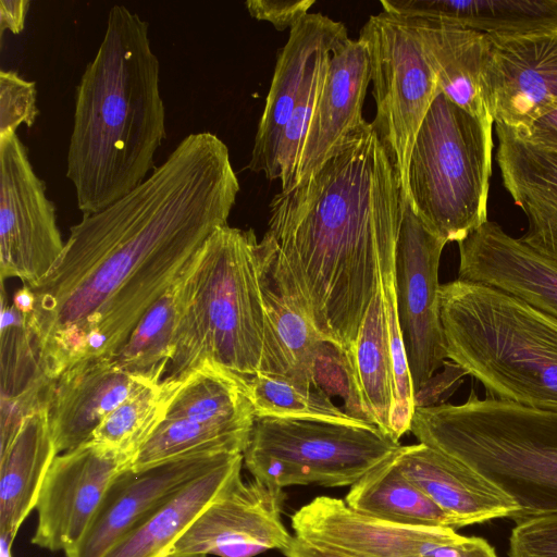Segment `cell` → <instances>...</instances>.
I'll use <instances>...</instances> for the list:
<instances>
[{
  "instance_id": "6da1fadb",
  "label": "cell",
  "mask_w": 557,
  "mask_h": 557,
  "mask_svg": "<svg viewBox=\"0 0 557 557\" xmlns=\"http://www.w3.org/2000/svg\"><path fill=\"white\" fill-rule=\"evenodd\" d=\"M239 182L227 146L209 132L183 138L132 191L71 226L64 249L24 314L50 381L111 357L227 224Z\"/></svg>"
},
{
  "instance_id": "7a4b0ae2",
  "label": "cell",
  "mask_w": 557,
  "mask_h": 557,
  "mask_svg": "<svg viewBox=\"0 0 557 557\" xmlns=\"http://www.w3.org/2000/svg\"><path fill=\"white\" fill-rule=\"evenodd\" d=\"M400 219L399 175L372 123L270 203L267 234L318 333L345 352L376 293L380 248L397 237Z\"/></svg>"
},
{
  "instance_id": "3957f363",
  "label": "cell",
  "mask_w": 557,
  "mask_h": 557,
  "mask_svg": "<svg viewBox=\"0 0 557 557\" xmlns=\"http://www.w3.org/2000/svg\"><path fill=\"white\" fill-rule=\"evenodd\" d=\"M166 137L160 63L149 24L114 4L98 51L76 87L66 176L83 215L115 202L154 169Z\"/></svg>"
},
{
  "instance_id": "277c9868",
  "label": "cell",
  "mask_w": 557,
  "mask_h": 557,
  "mask_svg": "<svg viewBox=\"0 0 557 557\" xmlns=\"http://www.w3.org/2000/svg\"><path fill=\"white\" fill-rule=\"evenodd\" d=\"M174 286L178 319L164 379L183 380L203 362L244 380L260 373L265 309L253 230H215Z\"/></svg>"
},
{
  "instance_id": "5b68a950",
  "label": "cell",
  "mask_w": 557,
  "mask_h": 557,
  "mask_svg": "<svg viewBox=\"0 0 557 557\" xmlns=\"http://www.w3.org/2000/svg\"><path fill=\"white\" fill-rule=\"evenodd\" d=\"M446 358L491 398L557 412V319L497 288L441 285Z\"/></svg>"
},
{
  "instance_id": "8992f818",
  "label": "cell",
  "mask_w": 557,
  "mask_h": 557,
  "mask_svg": "<svg viewBox=\"0 0 557 557\" xmlns=\"http://www.w3.org/2000/svg\"><path fill=\"white\" fill-rule=\"evenodd\" d=\"M410 432L510 496L516 523L557 513V412L472 391L459 405L417 406Z\"/></svg>"
},
{
  "instance_id": "52a82bcc",
  "label": "cell",
  "mask_w": 557,
  "mask_h": 557,
  "mask_svg": "<svg viewBox=\"0 0 557 557\" xmlns=\"http://www.w3.org/2000/svg\"><path fill=\"white\" fill-rule=\"evenodd\" d=\"M492 127L493 121L472 115L438 91L417 133L407 198L446 244L461 242L488 220Z\"/></svg>"
},
{
  "instance_id": "ba28073f",
  "label": "cell",
  "mask_w": 557,
  "mask_h": 557,
  "mask_svg": "<svg viewBox=\"0 0 557 557\" xmlns=\"http://www.w3.org/2000/svg\"><path fill=\"white\" fill-rule=\"evenodd\" d=\"M400 446L375 425L265 417L255 419L243 461L256 480L275 490L351 486Z\"/></svg>"
},
{
  "instance_id": "9c48e42d",
  "label": "cell",
  "mask_w": 557,
  "mask_h": 557,
  "mask_svg": "<svg viewBox=\"0 0 557 557\" xmlns=\"http://www.w3.org/2000/svg\"><path fill=\"white\" fill-rule=\"evenodd\" d=\"M358 40L366 47L376 106L373 127L398 172L401 195H408V164L419 127L440 91L421 42L403 15H371Z\"/></svg>"
},
{
  "instance_id": "30bf717a",
  "label": "cell",
  "mask_w": 557,
  "mask_h": 557,
  "mask_svg": "<svg viewBox=\"0 0 557 557\" xmlns=\"http://www.w3.org/2000/svg\"><path fill=\"white\" fill-rule=\"evenodd\" d=\"M445 245L419 219L410 200L401 195V219L395 247V296L416 395L430 383L446 359L438 282Z\"/></svg>"
},
{
  "instance_id": "8fae6325",
  "label": "cell",
  "mask_w": 557,
  "mask_h": 557,
  "mask_svg": "<svg viewBox=\"0 0 557 557\" xmlns=\"http://www.w3.org/2000/svg\"><path fill=\"white\" fill-rule=\"evenodd\" d=\"M65 243L54 205L16 133L0 136V274L35 285L53 268Z\"/></svg>"
},
{
  "instance_id": "7c38bea8",
  "label": "cell",
  "mask_w": 557,
  "mask_h": 557,
  "mask_svg": "<svg viewBox=\"0 0 557 557\" xmlns=\"http://www.w3.org/2000/svg\"><path fill=\"white\" fill-rule=\"evenodd\" d=\"M132 462L91 441L57 455L38 494L32 543L50 552L72 549L85 535L113 480Z\"/></svg>"
},
{
  "instance_id": "4fadbf2b",
  "label": "cell",
  "mask_w": 557,
  "mask_h": 557,
  "mask_svg": "<svg viewBox=\"0 0 557 557\" xmlns=\"http://www.w3.org/2000/svg\"><path fill=\"white\" fill-rule=\"evenodd\" d=\"M282 490L237 476L196 518L168 557H253L292 540L281 520Z\"/></svg>"
},
{
  "instance_id": "5bb4252c",
  "label": "cell",
  "mask_w": 557,
  "mask_h": 557,
  "mask_svg": "<svg viewBox=\"0 0 557 557\" xmlns=\"http://www.w3.org/2000/svg\"><path fill=\"white\" fill-rule=\"evenodd\" d=\"M259 264L265 309L260 373L282 377L306 391L321 389L319 372L334 345L318 333L286 262L267 233L259 242Z\"/></svg>"
},
{
  "instance_id": "9a60e30c",
  "label": "cell",
  "mask_w": 557,
  "mask_h": 557,
  "mask_svg": "<svg viewBox=\"0 0 557 557\" xmlns=\"http://www.w3.org/2000/svg\"><path fill=\"white\" fill-rule=\"evenodd\" d=\"M491 40L485 70L491 116L519 132L557 107V29Z\"/></svg>"
},
{
  "instance_id": "2e32d148",
  "label": "cell",
  "mask_w": 557,
  "mask_h": 557,
  "mask_svg": "<svg viewBox=\"0 0 557 557\" xmlns=\"http://www.w3.org/2000/svg\"><path fill=\"white\" fill-rule=\"evenodd\" d=\"M348 38L342 22L308 13L293 28L276 55L274 74L258 124L248 169L278 178L277 157L283 133L319 63Z\"/></svg>"
},
{
  "instance_id": "e0dca14e",
  "label": "cell",
  "mask_w": 557,
  "mask_h": 557,
  "mask_svg": "<svg viewBox=\"0 0 557 557\" xmlns=\"http://www.w3.org/2000/svg\"><path fill=\"white\" fill-rule=\"evenodd\" d=\"M199 455L122 471L109 486L83 539L65 557H103L193 480L227 456Z\"/></svg>"
},
{
  "instance_id": "ac0fdd59",
  "label": "cell",
  "mask_w": 557,
  "mask_h": 557,
  "mask_svg": "<svg viewBox=\"0 0 557 557\" xmlns=\"http://www.w3.org/2000/svg\"><path fill=\"white\" fill-rule=\"evenodd\" d=\"M290 520L296 537L351 557H422L456 532L384 521L331 496L315 497Z\"/></svg>"
},
{
  "instance_id": "d6986e66",
  "label": "cell",
  "mask_w": 557,
  "mask_h": 557,
  "mask_svg": "<svg viewBox=\"0 0 557 557\" xmlns=\"http://www.w3.org/2000/svg\"><path fill=\"white\" fill-rule=\"evenodd\" d=\"M370 82L366 47L347 38L332 52L289 189L306 182L367 123L362 107Z\"/></svg>"
},
{
  "instance_id": "ffe728a7",
  "label": "cell",
  "mask_w": 557,
  "mask_h": 557,
  "mask_svg": "<svg viewBox=\"0 0 557 557\" xmlns=\"http://www.w3.org/2000/svg\"><path fill=\"white\" fill-rule=\"evenodd\" d=\"M458 247L459 280L497 288L557 319V263L490 220Z\"/></svg>"
},
{
  "instance_id": "44dd1931",
  "label": "cell",
  "mask_w": 557,
  "mask_h": 557,
  "mask_svg": "<svg viewBox=\"0 0 557 557\" xmlns=\"http://www.w3.org/2000/svg\"><path fill=\"white\" fill-rule=\"evenodd\" d=\"M150 384L156 383L131 375L111 357L86 359L51 381L48 406L58 455L90 441L114 409Z\"/></svg>"
},
{
  "instance_id": "7402d4cb",
  "label": "cell",
  "mask_w": 557,
  "mask_h": 557,
  "mask_svg": "<svg viewBox=\"0 0 557 557\" xmlns=\"http://www.w3.org/2000/svg\"><path fill=\"white\" fill-rule=\"evenodd\" d=\"M405 476L462 527L497 518L513 519L519 507L510 496L466 465L419 443L394 456Z\"/></svg>"
},
{
  "instance_id": "603a6c76",
  "label": "cell",
  "mask_w": 557,
  "mask_h": 557,
  "mask_svg": "<svg viewBox=\"0 0 557 557\" xmlns=\"http://www.w3.org/2000/svg\"><path fill=\"white\" fill-rule=\"evenodd\" d=\"M496 134L503 185L528 220L519 239L557 263V153L528 144L502 125H496Z\"/></svg>"
},
{
  "instance_id": "cb8c5ba5",
  "label": "cell",
  "mask_w": 557,
  "mask_h": 557,
  "mask_svg": "<svg viewBox=\"0 0 557 557\" xmlns=\"http://www.w3.org/2000/svg\"><path fill=\"white\" fill-rule=\"evenodd\" d=\"M407 18L421 42L440 91L472 115L493 121L485 86L491 36L438 21Z\"/></svg>"
},
{
  "instance_id": "d4e9b609",
  "label": "cell",
  "mask_w": 557,
  "mask_h": 557,
  "mask_svg": "<svg viewBox=\"0 0 557 557\" xmlns=\"http://www.w3.org/2000/svg\"><path fill=\"white\" fill-rule=\"evenodd\" d=\"M57 455L47 399L23 418L11 443L0 451V535L10 542L35 509Z\"/></svg>"
},
{
  "instance_id": "484cf974",
  "label": "cell",
  "mask_w": 557,
  "mask_h": 557,
  "mask_svg": "<svg viewBox=\"0 0 557 557\" xmlns=\"http://www.w3.org/2000/svg\"><path fill=\"white\" fill-rule=\"evenodd\" d=\"M383 11L438 21L492 37L557 29V0H382Z\"/></svg>"
},
{
  "instance_id": "4316f807",
  "label": "cell",
  "mask_w": 557,
  "mask_h": 557,
  "mask_svg": "<svg viewBox=\"0 0 557 557\" xmlns=\"http://www.w3.org/2000/svg\"><path fill=\"white\" fill-rule=\"evenodd\" d=\"M243 454L227 456L151 513L103 557H168L202 510L240 475Z\"/></svg>"
},
{
  "instance_id": "83f0119b",
  "label": "cell",
  "mask_w": 557,
  "mask_h": 557,
  "mask_svg": "<svg viewBox=\"0 0 557 557\" xmlns=\"http://www.w3.org/2000/svg\"><path fill=\"white\" fill-rule=\"evenodd\" d=\"M50 385L25 315L2 297L0 451L11 443L23 418L48 399Z\"/></svg>"
},
{
  "instance_id": "f1b7e54d",
  "label": "cell",
  "mask_w": 557,
  "mask_h": 557,
  "mask_svg": "<svg viewBox=\"0 0 557 557\" xmlns=\"http://www.w3.org/2000/svg\"><path fill=\"white\" fill-rule=\"evenodd\" d=\"M394 456L352 484L345 503L355 511L400 525L461 528L405 476Z\"/></svg>"
},
{
  "instance_id": "f546056e",
  "label": "cell",
  "mask_w": 557,
  "mask_h": 557,
  "mask_svg": "<svg viewBox=\"0 0 557 557\" xmlns=\"http://www.w3.org/2000/svg\"><path fill=\"white\" fill-rule=\"evenodd\" d=\"M346 354L370 423L389 435L393 366L386 304L380 278L376 293L364 314L357 339Z\"/></svg>"
},
{
  "instance_id": "4dcf8cb0",
  "label": "cell",
  "mask_w": 557,
  "mask_h": 557,
  "mask_svg": "<svg viewBox=\"0 0 557 557\" xmlns=\"http://www.w3.org/2000/svg\"><path fill=\"white\" fill-rule=\"evenodd\" d=\"M164 419L251 432L256 417L246 393V380L203 362L183 379Z\"/></svg>"
},
{
  "instance_id": "1f68e13d",
  "label": "cell",
  "mask_w": 557,
  "mask_h": 557,
  "mask_svg": "<svg viewBox=\"0 0 557 557\" xmlns=\"http://www.w3.org/2000/svg\"><path fill=\"white\" fill-rule=\"evenodd\" d=\"M177 319L178 306L173 284L145 312L111 358L133 376L150 383L161 382L173 355Z\"/></svg>"
},
{
  "instance_id": "d6a6232c",
  "label": "cell",
  "mask_w": 557,
  "mask_h": 557,
  "mask_svg": "<svg viewBox=\"0 0 557 557\" xmlns=\"http://www.w3.org/2000/svg\"><path fill=\"white\" fill-rule=\"evenodd\" d=\"M183 380H162L131 395L95 430L91 442L134 460L165 418Z\"/></svg>"
},
{
  "instance_id": "836d02e7",
  "label": "cell",
  "mask_w": 557,
  "mask_h": 557,
  "mask_svg": "<svg viewBox=\"0 0 557 557\" xmlns=\"http://www.w3.org/2000/svg\"><path fill=\"white\" fill-rule=\"evenodd\" d=\"M250 433L184 419H163L138 450L131 468L143 469L199 455L243 454Z\"/></svg>"
},
{
  "instance_id": "e575fe53",
  "label": "cell",
  "mask_w": 557,
  "mask_h": 557,
  "mask_svg": "<svg viewBox=\"0 0 557 557\" xmlns=\"http://www.w3.org/2000/svg\"><path fill=\"white\" fill-rule=\"evenodd\" d=\"M256 418L311 419L373 425L349 416L322 389H302L278 376L258 373L246 380Z\"/></svg>"
},
{
  "instance_id": "d590c367",
  "label": "cell",
  "mask_w": 557,
  "mask_h": 557,
  "mask_svg": "<svg viewBox=\"0 0 557 557\" xmlns=\"http://www.w3.org/2000/svg\"><path fill=\"white\" fill-rule=\"evenodd\" d=\"M396 240L387 242L381 246L379 251V275L386 304L393 366V406L389 435L399 441L405 433L410 431L416 409V394L396 309L394 280Z\"/></svg>"
},
{
  "instance_id": "8d00e7d4",
  "label": "cell",
  "mask_w": 557,
  "mask_h": 557,
  "mask_svg": "<svg viewBox=\"0 0 557 557\" xmlns=\"http://www.w3.org/2000/svg\"><path fill=\"white\" fill-rule=\"evenodd\" d=\"M39 110L36 83L16 72L0 71V136L16 133L21 124L32 127Z\"/></svg>"
},
{
  "instance_id": "74e56055",
  "label": "cell",
  "mask_w": 557,
  "mask_h": 557,
  "mask_svg": "<svg viewBox=\"0 0 557 557\" xmlns=\"http://www.w3.org/2000/svg\"><path fill=\"white\" fill-rule=\"evenodd\" d=\"M509 557H557V513L516 523L509 537Z\"/></svg>"
},
{
  "instance_id": "f35d334b",
  "label": "cell",
  "mask_w": 557,
  "mask_h": 557,
  "mask_svg": "<svg viewBox=\"0 0 557 557\" xmlns=\"http://www.w3.org/2000/svg\"><path fill=\"white\" fill-rule=\"evenodd\" d=\"M314 2V0H249L245 5L256 20L270 22L277 30H285L293 28L306 16Z\"/></svg>"
},
{
  "instance_id": "ab89813d",
  "label": "cell",
  "mask_w": 557,
  "mask_h": 557,
  "mask_svg": "<svg viewBox=\"0 0 557 557\" xmlns=\"http://www.w3.org/2000/svg\"><path fill=\"white\" fill-rule=\"evenodd\" d=\"M422 557H498L494 547L479 536H465L455 532Z\"/></svg>"
},
{
  "instance_id": "60d3db41",
  "label": "cell",
  "mask_w": 557,
  "mask_h": 557,
  "mask_svg": "<svg viewBox=\"0 0 557 557\" xmlns=\"http://www.w3.org/2000/svg\"><path fill=\"white\" fill-rule=\"evenodd\" d=\"M511 131L528 144L557 153V107L534 120L524 129Z\"/></svg>"
},
{
  "instance_id": "b9f144b4",
  "label": "cell",
  "mask_w": 557,
  "mask_h": 557,
  "mask_svg": "<svg viewBox=\"0 0 557 557\" xmlns=\"http://www.w3.org/2000/svg\"><path fill=\"white\" fill-rule=\"evenodd\" d=\"M28 0H1L0 1V29H5L17 35L25 25L26 13L29 5Z\"/></svg>"
},
{
  "instance_id": "7bdbcfd3",
  "label": "cell",
  "mask_w": 557,
  "mask_h": 557,
  "mask_svg": "<svg viewBox=\"0 0 557 557\" xmlns=\"http://www.w3.org/2000/svg\"><path fill=\"white\" fill-rule=\"evenodd\" d=\"M286 557H351L346 554L305 542L295 535L282 550Z\"/></svg>"
},
{
  "instance_id": "ee69618b",
  "label": "cell",
  "mask_w": 557,
  "mask_h": 557,
  "mask_svg": "<svg viewBox=\"0 0 557 557\" xmlns=\"http://www.w3.org/2000/svg\"><path fill=\"white\" fill-rule=\"evenodd\" d=\"M11 546L12 542L5 536L0 535V557H12Z\"/></svg>"
}]
</instances>
